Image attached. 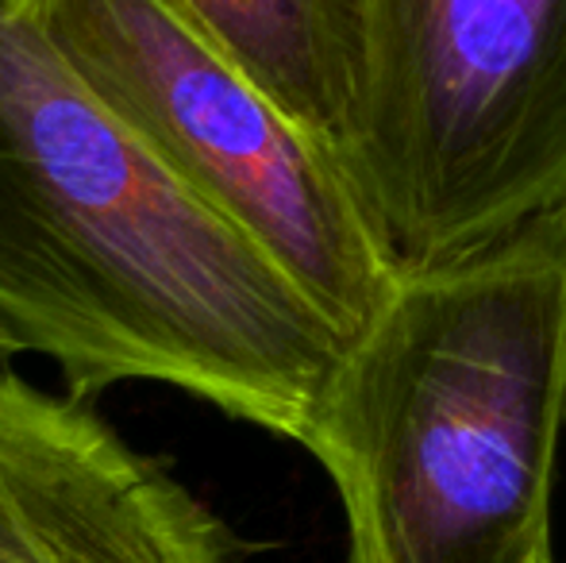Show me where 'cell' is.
<instances>
[{
    "mask_svg": "<svg viewBox=\"0 0 566 563\" xmlns=\"http://www.w3.org/2000/svg\"><path fill=\"white\" fill-rule=\"evenodd\" d=\"M181 186L247 232L347 336L401 271L328 147L170 0H15Z\"/></svg>",
    "mask_w": 566,
    "mask_h": 563,
    "instance_id": "277c9868",
    "label": "cell"
},
{
    "mask_svg": "<svg viewBox=\"0 0 566 563\" xmlns=\"http://www.w3.org/2000/svg\"><path fill=\"white\" fill-rule=\"evenodd\" d=\"M566 432V220L401 274L347 344L301 448L350 563H539Z\"/></svg>",
    "mask_w": 566,
    "mask_h": 563,
    "instance_id": "7a4b0ae2",
    "label": "cell"
},
{
    "mask_svg": "<svg viewBox=\"0 0 566 563\" xmlns=\"http://www.w3.org/2000/svg\"><path fill=\"white\" fill-rule=\"evenodd\" d=\"M343 166L350 128L347 0H170Z\"/></svg>",
    "mask_w": 566,
    "mask_h": 563,
    "instance_id": "8992f818",
    "label": "cell"
},
{
    "mask_svg": "<svg viewBox=\"0 0 566 563\" xmlns=\"http://www.w3.org/2000/svg\"><path fill=\"white\" fill-rule=\"evenodd\" d=\"M343 174L401 274L566 220V0H347Z\"/></svg>",
    "mask_w": 566,
    "mask_h": 563,
    "instance_id": "3957f363",
    "label": "cell"
},
{
    "mask_svg": "<svg viewBox=\"0 0 566 563\" xmlns=\"http://www.w3.org/2000/svg\"><path fill=\"white\" fill-rule=\"evenodd\" d=\"M539 563H555V552H552V556H544V560H539Z\"/></svg>",
    "mask_w": 566,
    "mask_h": 563,
    "instance_id": "52a82bcc",
    "label": "cell"
},
{
    "mask_svg": "<svg viewBox=\"0 0 566 563\" xmlns=\"http://www.w3.org/2000/svg\"><path fill=\"white\" fill-rule=\"evenodd\" d=\"M0 336L90 402L158 383L301 444L347 336L0 0Z\"/></svg>",
    "mask_w": 566,
    "mask_h": 563,
    "instance_id": "6da1fadb",
    "label": "cell"
},
{
    "mask_svg": "<svg viewBox=\"0 0 566 563\" xmlns=\"http://www.w3.org/2000/svg\"><path fill=\"white\" fill-rule=\"evenodd\" d=\"M0 352H8V344H4V336H0Z\"/></svg>",
    "mask_w": 566,
    "mask_h": 563,
    "instance_id": "ba28073f",
    "label": "cell"
},
{
    "mask_svg": "<svg viewBox=\"0 0 566 563\" xmlns=\"http://www.w3.org/2000/svg\"><path fill=\"white\" fill-rule=\"evenodd\" d=\"M0 563H243V544L163 459L0 352Z\"/></svg>",
    "mask_w": 566,
    "mask_h": 563,
    "instance_id": "5b68a950",
    "label": "cell"
}]
</instances>
